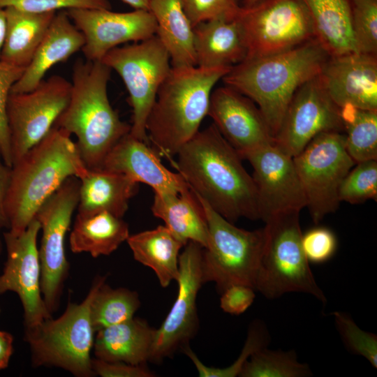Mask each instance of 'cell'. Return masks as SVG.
<instances>
[{"mask_svg":"<svg viewBox=\"0 0 377 377\" xmlns=\"http://www.w3.org/2000/svg\"><path fill=\"white\" fill-rule=\"evenodd\" d=\"M105 282V277L103 276L90 305L96 332L133 318L140 305L137 292L125 288H112Z\"/></svg>","mask_w":377,"mask_h":377,"instance_id":"1f68e13d","label":"cell"},{"mask_svg":"<svg viewBox=\"0 0 377 377\" xmlns=\"http://www.w3.org/2000/svg\"><path fill=\"white\" fill-rule=\"evenodd\" d=\"M262 1L263 0H243L242 7L249 8L258 3Z\"/></svg>","mask_w":377,"mask_h":377,"instance_id":"681fc988","label":"cell"},{"mask_svg":"<svg viewBox=\"0 0 377 377\" xmlns=\"http://www.w3.org/2000/svg\"><path fill=\"white\" fill-rule=\"evenodd\" d=\"M24 69L0 61V152L6 164L10 168L12 156L7 121V103L13 86L20 78Z\"/></svg>","mask_w":377,"mask_h":377,"instance_id":"f35d334b","label":"cell"},{"mask_svg":"<svg viewBox=\"0 0 377 377\" xmlns=\"http://www.w3.org/2000/svg\"><path fill=\"white\" fill-rule=\"evenodd\" d=\"M269 335L265 325L260 321L252 324L249 330L245 344L238 358L225 368L208 367L202 363L195 353L187 346L182 349L191 360L200 377H235L239 376L246 360L256 351L266 347Z\"/></svg>","mask_w":377,"mask_h":377,"instance_id":"e575fe53","label":"cell"},{"mask_svg":"<svg viewBox=\"0 0 377 377\" xmlns=\"http://www.w3.org/2000/svg\"><path fill=\"white\" fill-rule=\"evenodd\" d=\"M312 220L318 224L337 211L340 185L356 163L348 154L345 134H318L293 158Z\"/></svg>","mask_w":377,"mask_h":377,"instance_id":"8fae6325","label":"cell"},{"mask_svg":"<svg viewBox=\"0 0 377 377\" xmlns=\"http://www.w3.org/2000/svg\"><path fill=\"white\" fill-rule=\"evenodd\" d=\"M346 150L356 163L377 160V110L341 108Z\"/></svg>","mask_w":377,"mask_h":377,"instance_id":"d6a6232c","label":"cell"},{"mask_svg":"<svg viewBox=\"0 0 377 377\" xmlns=\"http://www.w3.org/2000/svg\"><path fill=\"white\" fill-rule=\"evenodd\" d=\"M158 153L130 133L111 149L101 169L149 186L155 193L177 194L190 188L183 177L164 166Z\"/></svg>","mask_w":377,"mask_h":377,"instance_id":"44dd1931","label":"cell"},{"mask_svg":"<svg viewBox=\"0 0 377 377\" xmlns=\"http://www.w3.org/2000/svg\"><path fill=\"white\" fill-rule=\"evenodd\" d=\"M13 353V337L5 331H0V370L8 367Z\"/></svg>","mask_w":377,"mask_h":377,"instance_id":"bcb514c9","label":"cell"},{"mask_svg":"<svg viewBox=\"0 0 377 377\" xmlns=\"http://www.w3.org/2000/svg\"><path fill=\"white\" fill-rule=\"evenodd\" d=\"M4 10L6 27L0 61L26 68L57 12L34 13L13 7Z\"/></svg>","mask_w":377,"mask_h":377,"instance_id":"4316f807","label":"cell"},{"mask_svg":"<svg viewBox=\"0 0 377 377\" xmlns=\"http://www.w3.org/2000/svg\"><path fill=\"white\" fill-rule=\"evenodd\" d=\"M311 375L309 366L298 361L295 351L272 350L264 347L249 357L239 376L304 377Z\"/></svg>","mask_w":377,"mask_h":377,"instance_id":"836d02e7","label":"cell"},{"mask_svg":"<svg viewBox=\"0 0 377 377\" xmlns=\"http://www.w3.org/2000/svg\"><path fill=\"white\" fill-rule=\"evenodd\" d=\"M196 66H233L247 57L244 31L237 16L216 18L193 27Z\"/></svg>","mask_w":377,"mask_h":377,"instance_id":"603a6c76","label":"cell"},{"mask_svg":"<svg viewBox=\"0 0 377 377\" xmlns=\"http://www.w3.org/2000/svg\"><path fill=\"white\" fill-rule=\"evenodd\" d=\"M151 209L184 245L193 242L207 247L209 232L206 217L191 188L177 194L154 193Z\"/></svg>","mask_w":377,"mask_h":377,"instance_id":"484cf974","label":"cell"},{"mask_svg":"<svg viewBox=\"0 0 377 377\" xmlns=\"http://www.w3.org/2000/svg\"><path fill=\"white\" fill-rule=\"evenodd\" d=\"M110 73L101 61L78 59L68 103L54 125L77 137L81 158L89 170L101 169L108 153L131 131L110 103Z\"/></svg>","mask_w":377,"mask_h":377,"instance_id":"3957f363","label":"cell"},{"mask_svg":"<svg viewBox=\"0 0 377 377\" xmlns=\"http://www.w3.org/2000/svg\"><path fill=\"white\" fill-rule=\"evenodd\" d=\"M333 316L342 341L352 353L367 359L377 367V336L361 330L346 313L334 312Z\"/></svg>","mask_w":377,"mask_h":377,"instance_id":"74e56055","label":"cell"},{"mask_svg":"<svg viewBox=\"0 0 377 377\" xmlns=\"http://www.w3.org/2000/svg\"><path fill=\"white\" fill-rule=\"evenodd\" d=\"M126 242L134 259L151 268L162 287L177 281L179 251L185 245L165 226L130 235Z\"/></svg>","mask_w":377,"mask_h":377,"instance_id":"f546056e","label":"cell"},{"mask_svg":"<svg viewBox=\"0 0 377 377\" xmlns=\"http://www.w3.org/2000/svg\"><path fill=\"white\" fill-rule=\"evenodd\" d=\"M80 179L77 214L108 212L122 218L139 184L125 175L103 169L89 170Z\"/></svg>","mask_w":377,"mask_h":377,"instance_id":"d4e9b609","label":"cell"},{"mask_svg":"<svg viewBox=\"0 0 377 377\" xmlns=\"http://www.w3.org/2000/svg\"><path fill=\"white\" fill-rule=\"evenodd\" d=\"M128 224L108 212L77 214L69 243L74 253H89L92 257L108 256L129 237Z\"/></svg>","mask_w":377,"mask_h":377,"instance_id":"4dcf8cb0","label":"cell"},{"mask_svg":"<svg viewBox=\"0 0 377 377\" xmlns=\"http://www.w3.org/2000/svg\"><path fill=\"white\" fill-rule=\"evenodd\" d=\"M195 195L202 206L209 232L208 244L202 254L203 283H215L221 293L234 284L246 285L256 290L265 242V228H239Z\"/></svg>","mask_w":377,"mask_h":377,"instance_id":"52a82bcc","label":"cell"},{"mask_svg":"<svg viewBox=\"0 0 377 377\" xmlns=\"http://www.w3.org/2000/svg\"><path fill=\"white\" fill-rule=\"evenodd\" d=\"M207 115L242 159L249 153L274 143L258 107L232 87L225 85L212 91Z\"/></svg>","mask_w":377,"mask_h":377,"instance_id":"d6986e66","label":"cell"},{"mask_svg":"<svg viewBox=\"0 0 377 377\" xmlns=\"http://www.w3.org/2000/svg\"><path fill=\"white\" fill-rule=\"evenodd\" d=\"M237 18L246 40V58L278 54L316 38L302 0H263L249 8L241 6Z\"/></svg>","mask_w":377,"mask_h":377,"instance_id":"30bf717a","label":"cell"},{"mask_svg":"<svg viewBox=\"0 0 377 377\" xmlns=\"http://www.w3.org/2000/svg\"><path fill=\"white\" fill-rule=\"evenodd\" d=\"M352 29L357 52L377 55V0H353Z\"/></svg>","mask_w":377,"mask_h":377,"instance_id":"8d00e7d4","label":"cell"},{"mask_svg":"<svg viewBox=\"0 0 377 377\" xmlns=\"http://www.w3.org/2000/svg\"><path fill=\"white\" fill-rule=\"evenodd\" d=\"M184 12L193 27L216 19L234 18L241 6L237 0H182Z\"/></svg>","mask_w":377,"mask_h":377,"instance_id":"ab89813d","label":"cell"},{"mask_svg":"<svg viewBox=\"0 0 377 377\" xmlns=\"http://www.w3.org/2000/svg\"><path fill=\"white\" fill-rule=\"evenodd\" d=\"M80 179L68 178L38 209L42 238L38 249L40 289L45 305L52 314L59 306L60 298L69 272L65 251V237L79 202Z\"/></svg>","mask_w":377,"mask_h":377,"instance_id":"7c38bea8","label":"cell"},{"mask_svg":"<svg viewBox=\"0 0 377 377\" xmlns=\"http://www.w3.org/2000/svg\"><path fill=\"white\" fill-rule=\"evenodd\" d=\"M319 77L339 108L351 105L377 110V55L351 52L330 56Z\"/></svg>","mask_w":377,"mask_h":377,"instance_id":"ffe728a7","label":"cell"},{"mask_svg":"<svg viewBox=\"0 0 377 377\" xmlns=\"http://www.w3.org/2000/svg\"><path fill=\"white\" fill-rule=\"evenodd\" d=\"M316 39L330 56L358 52L352 29L353 0H302Z\"/></svg>","mask_w":377,"mask_h":377,"instance_id":"83f0119b","label":"cell"},{"mask_svg":"<svg viewBox=\"0 0 377 377\" xmlns=\"http://www.w3.org/2000/svg\"><path fill=\"white\" fill-rule=\"evenodd\" d=\"M299 214H283L265 222V242L256 290L268 299L299 292L325 302L302 247Z\"/></svg>","mask_w":377,"mask_h":377,"instance_id":"ba28073f","label":"cell"},{"mask_svg":"<svg viewBox=\"0 0 377 377\" xmlns=\"http://www.w3.org/2000/svg\"><path fill=\"white\" fill-rule=\"evenodd\" d=\"M175 156L172 166L223 217L233 223L241 218L260 219L253 177L213 124L199 131Z\"/></svg>","mask_w":377,"mask_h":377,"instance_id":"6da1fadb","label":"cell"},{"mask_svg":"<svg viewBox=\"0 0 377 377\" xmlns=\"http://www.w3.org/2000/svg\"><path fill=\"white\" fill-rule=\"evenodd\" d=\"M40 230L34 217L19 233L2 234L6 260L0 274V295L8 291L19 297L24 311V329L37 326L52 317L40 289V263L37 237Z\"/></svg>","mask_w":377,"mask_h":377,"instance_id":"5bb4252c","label":"cell"},{"mask_svg":"<svg viewBox=\"0 0 377 377\" xmlns=\"http://www.w3.org/2000/svg\"><path fill=\"white\" fill-rule=\"evenodd\" d=\"M253 169L260 219H269L286 213L300 212L306 207L304 188L293 157L274 143L246 154Z\"/></svg>","mask_w":377,"mask_h":377,"instance_id":"e0dca14e","label":"cell"},{"mask_svg":"<svg viewBox=\"0 0 377 377\" xmlns=\"http://www.w3.org/2000/svg\"><path fill=\"white\" fill-rule=\"evenodd\" d=\"M149 10L156 22V36L168 52L172 67L196 66L193 31L182 0H151Z\"/></svg>","mask_w":377,"mask_h":377,"instance_id":"f1b7e54d","label":"cell"},{"mask_svg":"<svg viewBox=\"0 0 377 377\" xmlns=\"http://www.w3.org/2000/svg\"><path fill=\"white\" fill-rule=\"evenodd\" d=\"M203 247L188 242L179 258L178 293L168 314L156 329L149 361L160 362L188 345L198 330L196 299L203 284L202 254Z\"/></svg>","mask_w":377,"mask_h":377,"instance_id":"9a60e30c","label":"cell"},{"mask_svg":"<svg viewBox=\"0 0 377 377\" xmlns=\"http://www.w3.org/2000/svg\"><path fill=\"white\" fill-rule=\"evenodd\" d=\"M6 27V18L4 8L0 7V53L3 43Z\"/></svg>","mask_w":377,"mask_h":377,"instance_id":"c3c4849f","label":"cell"},{"mask_svg":"<svg viewBox=\"0 0 377 377\" xmlns=\"http://www.w3.org/2000/svg\"><path fill=\"white\" fill-rule=\"evenodd\" d=\"M11 168L6 164L0 152V254L3 250L2 230L8 229L6 212V199L8 188Z\"/></svg>","mask_w":377,"mask_h":377,"instance_id":"f6af8a7d","label":"cell"},{"mask_svg":"<svg viewBox=\"0 0 377 377\" xmlns=\"http://www.w3.org/2000/svg\"><path fill=\"white\" fill-rule=\"evenodd\" d=\"M0 7H13L34 13L65 9H111L109 0H0Z\"/></svg>","mask_w":377,"mask_h":377,"instance_id":"60d3db41","label":"cell"},{"mask_svg":"<svg viewBox=\"0 0 377 377\" xmlns=\"http://www.w3.org/2000/svg\"><path fill=\"white\" fill-rule=\"evenodd\" d=\"M71 88V82L54 75L29 91L10 93L6 114L12 165L52 128L68 103Z\"/></svg>","mask_w":377,"mask_h":377,"instance_id":"4fadbf2b","label":"cell"},{"mask_svg":"<svg viewBox=\"0 0 377 377\" xmlns=\"http://www.w3.org/2000/svg\"><path fill=\"white\" fill-rule=\"evenodd\" d=\"M84 38L66 10L57 13L31 62L10 93H23L34 89L46 73L58 63L66 61L82 50Z\"/></svg>","mask_w":377,"mask_h":377,"instance_id":"7402d4cb","label":"cell"},{"mask_svg":"<svg viewBox=\"0 0 377 377\" xmlns=\"http://www.w3.org/2000/svg\"><path fill=\"white\" fill-rule=\"evenodd\" d=\"M87 170L71 134L54 126L11 166L6 199L8 230H25L40 207L68 178L80 179Z\"/></svg>","mask_w":377,"mask_h":377,"instance_id":"277c9868","label":"cell"},{"mask_svg":"<svg viewBox=\"0 0 377 377\" xmlns=\"http://www.w3.org/2000/svg\"><path fill=\"white\" fill-rule=\"evenodd\" d=\"M230 66L172 67L161 85L146 124L149 142L169 161L200 130L215 84Z\"/></svg>","mask_w":377,"mask_h":377,"instance_id":"5b68a950","label":"cell"},{"mask_svg":"<svg viewBox=\"0 0 377 377\" xmlns=\"http://www.w3.org/2000/svg\"><path fill=\"white\" fill-rule=\"evenodd\" d=\"M93 372L102 377H152L154 374L143 365H134L122 362H108L92 358Z\"/></svg>","mask_w":377,"mask_h":377,"instance_id":"ee69618b","label":"cell"},{"mask_svg":"<svg viewBox=\"0 0 377 377\" xmlns=\"http://www.w3.org/2000/svg\"><path fill=\"white\" fill-rule=\"evenodd\" d=\"M67 13L82 32L85 59L101 61L120 45L136 43L156 35V22L149 10L118 13L110 9H69Z\"/></svg>","mask_w":377,"mask_h":377,"instance_id":"ac0fdd59","label":"cell"},{"mask_svg":"<svg viewBox=\"0 0 377 377\" xmlns=\"http://www.w3.org/2000/svg\"><path fill=\"white\" fill-rule=\"evenodd\" d=\"M101 61L118 73L128 91L133 113L130 134L149 144L147 119L157 92L172 68L168 52L155 35L117 47Z\"/></svg>","mask_w":377,"mask_h":377,"instance_id":"9c48e42d","label":"cell"},{"mask_svg":"<svg viewBox=\"0 0 377 377\" xmlns=\"http://www.w3.org/2000/svg\"><path fill=\"white\" fill-rule=\"evenodd\" d=\"M344 131L340 108L327 94L319 74L302 84L293 95L274 143L291 157L316 135Z\"/></svg>","mask_w":377,"mask_h":377,"instance_id":"2e32d148","label":"cell"},{"mask_svg":"<svg viewBox=\"0 0 377 377\" xmlns=\"http://www.w3.org/2000/svg\"><path fill=\"white\" fill-rule=\"evenodd\" d=\"M339 200L360 204L377 199V160L356 163L343 179L339 188Z\"/></svg>","mask_w":377,"mask_h":377,"instance_id":"d590c367","label":"cell"},{"mask_svg":"<svg viewBox=\"0 0 377 377\" xmlns=\"http://www.w3.org/2000/svg\"><path fill=\"white\" fill-rule=\"evenodd\" d=\"M156 329L146 320L134 316L119 323L103 327L95 333L96 358L134 365L149 361Z\"/></svg>","mask_w":377,"mask_h":377,"instance_id":"cb8c5ba5","label":"cell"},{"mask_svg":"<svg viewBox=\"0 0 377 377\" xmlns=\"http://www.w3.org/2000/svg\"><path fill=\"white\" fill-rule=\"evenodd\" d=\"M125 3L131 6L134 10H149L151 0H121Z\"/></svg>","mask_w":377,"mask_h":377,"instance_id":"7dc6e473","label":"cell"},{"mask_svg":"<svg viewBox=\"0 0 377 377\" xmlns=\"http://www.w3.org/2000/svg\"><path fill=\"white\" fill-rule=\"evenodd\" d=\"M103 276H97L80 304L68 302L57 318L52 317L31 328L24 329L34 367H55L75 376H94L91 352L96 331L91 315V302Z\"/></svg>","mask_w":377,"mask_h":377,"instance_id":"8992f818","label":"cell"},{"mask_svg":"<svg viewBox=\"0 0 377 377\" xmlns=\"http://www.w3.org/2000/svg\"><path fill=\"white\" fill-rule=\"evenodd\" d=\"M0 313H1V309H0Z\"/></svg>","mask_w":377,"mask_h":377,"instance_id":"f907efd6","label":"cell"},{"mask_svg":"<svg viewBox=\"0 0 377 377\" xmlns=\"http://www.w3.org/2000/svg\"><path fill=\"white\" fill-rule=\"evenodd\" d=\"M255 291L246 285H231L221 293L220 306L226 313L240 315L253 304L256 297Z\"/></svg>","mask_w":377,"mask_h":377,"instance_id":"7bdbcfd3","label":"cell"},{"mask_svg":"<svg viewBox=\"0 0 377 377\" xmlns=\"http://www.w3.org/2000/svg\"><path fill=\"white\" fill-rule=\"evenodd\" d=\"M301 243L307 260L313 264L328 261L334 255L337 247L334 233L323 226L313 228L302 234Z\"/></svg>","mask_w":377,"mask_h":377,"instance_id":"b9f144b4","label":"cell"},{"mask_svg":"<svg viewBox=\"0 0 377 377\" xmlns=\"http://www.w3.org/2000/svg\"><path fill=\"white\" fill-rule=\"evenodd\" d=\"M329 57L314 38L283 52L246 58L221 80L257 103L274 140L293 95L320 73Z\"/></svg>","mask_w":377,"mask_h":377,"instance_id":"7a4b0ae2","label":"cell"}]
</instances>
